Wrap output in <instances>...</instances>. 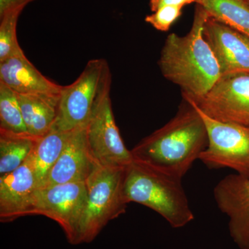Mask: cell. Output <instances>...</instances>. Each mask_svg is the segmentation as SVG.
I'll use <instances>...</instances> for the list:
<instances>
[{"mask_svg": "<svg viewBox=\"0 0 249 249\" xmlns=\"http://www.w3.org/2000/svg\"><path fill=\"white\" fill-rule=\"evenodd\" d=\"M214 200L229 217V230L240 249H249V178L231 174L214 188Z\"/></svg>", "mask_w": 249, "mask_h": 249, "instance_id": "cell-10", "label": "cell"}, {"mask_svg": "<svg viewBox=\"0 0 249 249\" xmlns=\"http://www.w3.org/2000/svg\"><path fill=\"white\" fill-rule=\"evenodd\" d=\"M209 143L207 129L196 108L183 100L176 115L130 150L139 160L182 178Z\"/></svg>", "mask_w": 249, "mask_h": 249, "instance_id": "cell-1", "label": "cell"}, {"mask_svg": "<svg viewBox=\"0 0 249 249\" xmlns=\"http://www.w3.org/2000/svg\"><path fill=\"white\" fill-rule=\"evenodd\" d=\"M196 3V0H150V7L152 12L165 6H183Z\"/></svg>", "mask_w": 249, "mask_h": 249, "instance_id": "cell-22", "label": "cell"}, {"mask_svg": "<svg viewBox=\"0 0 249 249\" xmlns=\"http://www.w3.org/2000/svg\"><path fill=\"white\" fill-rule=\"evenodd\" d=\"M40 138L29 133L0 130V175L11 173L22 165L34 151Z\"/></svg>", "mask_w": 249, "mask_h": 249, "instance_id": "cell-17", "label": "cell"}, {"mask_svg": "<svg viewBox=\"0 0 249 249\" xmlns=\"http://www.w3.org/2000/svg\"><path fill=\"white\" fill-rule=\"evenodd\" d=\"M183 98L214 120L249 125V73L222 75L203 96Z\"/></svg>", "mask_w": 249, "mask_h": 249, "instance_id": "cell-9", "label": "cell"}, {"mask_svg": "<svg viewBox=\"0 0 249 249\" xmlns=\"http://www.w3.org/2000/svg\"><path fill=\"white\" fill-rule=\"evenodd\" d=\"M86 125L73 130L61 155L49 173L43 187L85 182L89 178L96 163L88 146Z\"/></svg>", "mask_w": 249, "mask_h": 249, "instance_id": "cell-13", "label": "cell"}, {"mask_svg": "<svg viewBox=\"0 0 249 249\" xmlns=\"http://www.w3.org/2000/svg\"><path fill=\"white\" fill-rule=\"evenodd\" d=\"M182 6H165L148 15L145 21L157 30L168 31L173 23L181 16Z\"/></svg>", "mask_w": 249, "mask_h": 249, "instance_id": "cell-21", "label": "cell"}, {"mask_svg": "<svg viewBox=\"0 0 249 249\" xmlns=\"http://www.w3.org/2000/svg\"><path fill=\"white\" fill-rule=\"evenodd\" d=\"M73 132L52 128L39 140L31 154L38 188L45 186L49 173L61 155Z\"/></svg>", "mask_w": 249, "mask_h": 249, "instance_id": "cell-16", "label": "cell"}, {"mask_svg": "<svg viewBox=\"0 0 249 249\" xmlns=\"http://www.w3.org/2000/svg\"><path fill=\"white\" fill-rule=\"evenodd\" d=\"M109 71L106 60L93 59L88 62L73 83L63 86L59 99L56 119L52 128L71 132L86 125Z\"/></svg>", "mask_w": 249, "mask_h": 249, "instance_id": "cell-6", "label": "cell"}, {"mask_svg": "<svg viewBox=\"0 0 249 249\" xmlns=\"http://www.w3.org/2000/svg\"><path fill=\"white\" fill-rule=\"evenodd\" d=\"M247 2H248V4H249V0H247Z\"/></svg>", "mask_w": 249, "mask_h": 249, "instance_id": "cell-24", "label": "cell"}, {"mask_svg": "<svg viewBox=\"0 0 249 249\" xmlns=\"http://www.w3.org/2000/svg\"><path fill=\"white\" fill-rule=\"evenodd\" d=\"M110 71L107 72L86 125L87 138L93 161L108 168H124L132 161L116 125L111 107Z\"/></svg>", "mask_w": 249, "mask_h": 249, "instance_id": "cell-5", "label": "cell"}, {"mask_svg": "<svg viewBox=\"0 0 249 249\" xmlns=\"http://www.w3.org/2000/svg\"><path fill=\"white\" fill-rule=\"evenodd\" d=\"M24 6L10 9L0 15V62L23 53L17 37L18 19Z\"/></svg>", "mask_w": 249, "mask_h": 249, "instance_id": "cell-20", "label": "cell"}, {"mask_svg": "<svg viewBox=\"0 0 249 249\" xmlns=\"http://www.w3.org/2000/svg\"><path fill=\"white\" fill-rule=\"evenodd\" d=\"M18 101L28 132L43 137L53 127L56 119L60 94H18Z\"/></svg>", "mask_w": 249, "mask_h": 249, "instance_id": "cell-15", "label": "cell"}, {"mask_svg": "<svg viewBox=\"0 0 249 249\" xmlns=\"http://www.w3.org/2000/svg\"><path fill=\"white\" fill-rule=\"evenodd\" d=\"M0 130L29 133L24 124L17 93L0 83Z\"/></svg>", "mask_w": 249, "mask_h": 249, "instance_id": "cell-19", "label": "cell"}, {"mask_svg": "<svg viewBox=\"0 0 249 249\" xmlns=\"http://www.w3.org/2000/svg\"><path fill=\"white\" fill-rule=\"evenodd\" d=\"M88 200L85 182H72L37 188L28 215L40 214L55 221L68 242L76 245L77 234Z\"/></svg>", "mask_w": 249, "mask_h": 249, "instance_id": "cell-8", "label": "cell"}, {"mask_svg": "<svg viewBox=\"0 0 249 249\" xmlns=\"http://www.w3.org/2000/svg\"><path fill=\"white\" fill-rule=\"evenodd\" d=\"M34 0H0V15L10 9L26 6Z\"/></svg>", "mask_w": 249, "mask_h": 249, "instance_id": "cell-23", "label": "cell"}, {"mask_svg": "<svg viewBox=\"0 0 249 249\" xmlns=\"http://www.w3.org/2000/svg\"><path fill=\"white\" fill-rule=\"evenodd\" d=\"M32 154V153H31ZM38 188L31 155L22 165L0 177V221L11 222L28 215Z\"/></svg>", "mask_w": 249, "mask_h": 249, "instance_id": "cell-12", "label": "cell"}, {"mask_svg": "<svg viewBox=\"0 0 249 249\" xmlns=\"http://www.w3.org/2000/svg\"><path fill=\"white\" fill-rule=\"evenodd\" d=\"M203 34L217 60L221 76L249 73V36L210 16Z\"/></svg>", "mask_w": 249, "mask_h": 249, "instance_id": "cell-11", "label": "cell"}, {"mask_svg": "<svg viewBox=\"0 0 249 249\" xmlns=\"http://www.w3.org/2000/svg\"><path fill=\"white\" fill-rule=\"evenodd\" d=\"M125 168H108L96 163L85 181L88 200L77 234L76 245L92 242L111 220L124 213Z\"/></svg>", "mask_w": 249, "mask_h": 249, "instance_id": "cell-4", "label": "cell"}, {"mask_svg": "<svg viewBox=\"0 0 249 249\" xmlns=\"http://www.w3.org/2000/svg\"><path fill=\"white\" fill-rule=\"evenodd\" d=\"M196 109L204 121L209 137L199 160L208 168H231L249 178V125L221 122Z\"/></svg>", "mask_w": 249, "mask_h": 249, "instance_id": "cell-7", "label": "cell"}, {"mask_svg": "<svg viewBox=\"0 0 249 249\" xmlns=\"http://www.w3.org/2000/svg\"><path fill=\"white\" fill-rule=\"evenodd\" d=\"M124 194L127 204L134 202L150 208L174 229L194 219L182 178L139 160H132L125 168Z\"/></svg>", "mask_w": 249, "mask_h": 249, "instance_id": "cell-3", "label": "cell"}, {"mask_svg": "<svg viewBox=\"0 0 249 249\" xmlns=\"http://www.w3.org/2000/svg\"><path fill=\"white\" fill-rule=\"evenodd\" d=\"M209 14L249 37V4L247 0H196Z\"/></svg>", "mask_w": 249, "mask_h": 249, "instance_id": "cell-18", "label": "cell"}, {"mask_svg": "<svg viewBox=\"0 0 249 249\" xmlns=\"http://www.w3.org/2000/svg\"><path fill=\"white\" fill-rule=\"evenodd\" d=\"M209 18L196 4L189 32L183 36L170 34L160 52L158 64L162 74L181 88L183 96H203L221 76L217 60L203 34Z\"/></svg>", "mask_w": 249, "mask_h": 249, "instance_id": "cell-2", "label": "cell"}, {"mask_svg": "<svg viewBox=\"0 0 249 249\" xmlns=\"http://www.w3.org/2000/svg\"><path fill=\"white\" fill-rule=\"evenodd\" d=\"M0 83L18 94H60L63 88L42 74L24 52L0 62Z\"/></svg>", "mask_w": 249, "mask_h": 249, "instance_id": "cell-14", "label": "cell"}]
</instances>
